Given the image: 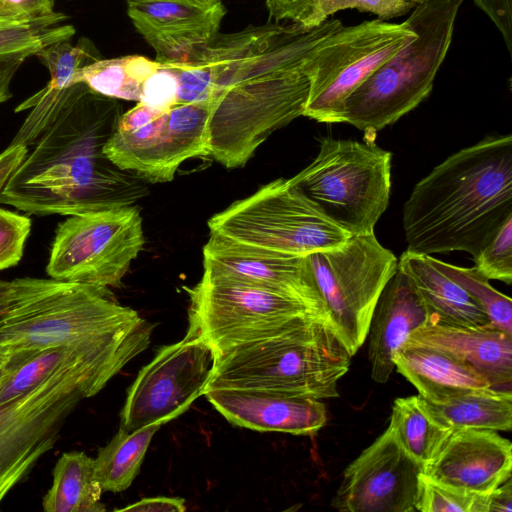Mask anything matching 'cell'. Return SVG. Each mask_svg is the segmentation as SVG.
<instances>
[{"instance_id":"cell-8","label":"cell","mask_w":512,"mask_h":512,"mask_svg":"<svg viewBox=\"0 0 512 512\" xmlns=\"http://www.w3.org/2000/svg\"><path fill=\"white\" fill-rule=\"evenodd\" d=\"M116 374L81 363L0 406V504L57 442L81 400L99 393Z\"/></svg>"},{"instance_id":"cell-18","label":"cell","mask_w":512,"mask_h":512,"mask_svg":"<svg viewBox=\"0 0 512 512\" xmlns=\"http://www.w3.org/2000/svg\"><path fill=\"white\" fill-rule=\"evenodd\" d=\"M134 27L153 48L161 64L182 63L219 32L226 9L221 0L200 6L174 0H129Z\"/></svg>"},{"instance_id":"cell-33","label":"cell","mask_w":512,"mask_h":512,"mask_svg":"<svg viewBox=\"0 0 512 512\" xmlns=\"http://www.w3.org/2000/svg\"><path fill=\"white\" fill-rule=\"evenodd\" d=\"M69 40L48 45L34 55L50 74V80L46 84L50 88L60 90L72 85V78L77 70L100 59L88 39L82 38L76 45Z\"/></svg>"},{"instance_id":"cell-15","label":"cell","mask_w":512,"mask_h":512,"mask_svg":"<svg viewBox=\"0 0 512 512\" xmlns=\"http://www.w3.org/2000/svg\"><path fill=\"white\" fill-rule=\"evenodd\" d=\"M210 102L178 104L160 112L137 133L105 150L120 170L133 171L149 182L173 180L186 160L209 156Z\"/></svg>"},{"instance_id":"cell-25","label":"cell","mask_w":512,"mask_h":512,"mask_svg":"<svg viewBox=\"0 0 512 512\" xmlns=\"http://www.w3.org/2000/svg\"><path fill=\"white\" fill-rule=\"evenodd\" d=\"M418 396L429 415L449 431L466 428L510 431L512 428V392L509 390L486 388L441 404Z\"/></svg>"},{"instance_id":"cell-4","label":"cell","mask_w":512,"mask_h":512,"mask_svg":"<svg viewBox=\"0 0 512 512\" xmlns=\"http://www.w3.org/2000/svg\"><path fill=\"white\" fill-rule=\"evenodd\" d=\"M309 88L304 73L278 72L255 57L219 71L209 100V156L226 168L244 166L274 131L303 116Z\"/></svg>"},{"instance_id":"cell-20","label":"cell","mask_w":512,"mask_h":512,"mask_svg":"<svg viewBox=\"0 0 512 512\" xmlns=\"http://www.w3.org/2000/svg\"><path fill=\"white\" fill-rule=\"evenodd\" d=\"M205 397L231 424L260 432L311 436L327 422L321 400L258 389H214Z\"/></svg>"},{"instance_id":"cell-32","label":"cell","mask_w":512,"mask_h":512,"mask_svg":"<svg viewBox=\"0 0 512 512\" xmlns=\"http://www.w3.org/2000/svg\"><path fill=\"white\" fill-rule=\"evenodd\" d=\"M426 1L428 0H309L293 22L312 28L336 12L346 9L370 12L378 16V19L386 21L401 17Z\"/></svg>"},{"instance_id":"cell-36","label":"cell","mask_w":512,"mask_h":512,"mask_svg":"<svg viewBox=\"0 0 512 512\" xmlns=\"http://www.w3.org/2000/svg\"><path fill=\"white\" fill-rule=\"evenodd\" d=\"M31 226L26 215L0 207V271L20 262Z\"/></svg>"},{"instance_id":"cell-30","label":"cell","mask_w":512,"mask_h":512,"mask_svg":"<svg viewBox=\"0 0 512 512\" xmlns=\"http://www.w3.org/2000/svg\"><path fill=\"white\" fill-rule=\"evenodd\" d=\"M67 16L54 11L51 14L0 25V56L24 50L39 51L53 43L68 40L75 34L72 25L61 23Z\"/></svg>"},{"instance_id":"cell-2","label":"cell","mask_w":512,"mask_h":512,"mask_svg":"<svg viewBox=\"0 0 512 512\" xmlns=\"http://www.w3.org/2000/svg\"><path fill=\"white\" fill-rule=\"evenodd\" d=\"M512 218V136H488L437 165L403 206L407 250L473 259Z\"/></svg>"},{"instance_id":"cell-37","label":"cell","mask_w":512,"mask_h":512,"mask_svg":"<svg viewBox=\"0 0 512 512\" xmlns=\"http://www.w3.org/2000/svg\"><path fill=\"white\" fill-rule=\"evenodd\" d=\"M63 282L54 279L24 277L0 279V319L16 308L56 289Z\"/></svg>"},{"instance_id":"cell-47","label":"cell","mask_w":512,"mask_h":512,"mask_svg":"<svg viewBox=\"0 0 512 512\" xmlns=\"http://www.w3.org/2000/svg\"><path fill=\"white\" fill-rule=\"evenodd\" d=\"M198 5L206 6L216 3L219 0H195Z\"/></svg>"},{"instance_id":"cell-50","label":"cell","mask_w":512,"mask_h":512,"mask_svg":"<svg viewBox=\"0 0 512 512\" xmlns=\"http://www.w3.org/2000/svg\"><path fill=\"white\" fill-rule=\"evenodd\" d=\"M2 21H10V20H5V19H3V18L0 16V22H2Z\"/></svg>"},{"instance_id":"cell-21","label":"cell","mask_w":512,"mask_h":512,"mask_svg":"<svg viewBox=\"0 0 512 512\" xmlns=\"http://www.w3.org/2000/svg\"><path fill=\"white\" fill-rule=\"evenodd\" d=\"M427 321V311L413 283L397 268L378 298L366 337L375 382L384 384L389 380L395 369V353Z\"/></svg>"},{"instance_id":"cell-42","label":"cell","mask_w":512,"mask_h":512,"mask_svg":"<svg viewBox=\"0 0 512 512\" xmlns=\"http://www.w3.org/2000/svg\"><path fill=\"white\" fill-rule=\"evenodd\" d=\"M186 510L185 500L180 497L156 496L147 497L129 504L117 511H141V512H183Z\"/></svg>"},{"instance_id":"cell-40","label":"cell","mask_w":512,"mask_h":512,"mask_svg":"<svg viewBox=\"0 0 512 512\" xmlns=\"http://www.w3.org/2000/svg\"><path fill=\"white\" fill-rule=\"evenodd\" d=\"M495 24L512 54V0H473Z\"/></svg>"},{"instance_id":"cell-10","label":"cell","mask_w":512,"mask_h":512,"mask_svg":"<svg viewBox=\"0 0 512 512\" xmlns=\"http://www.w3.org/2000/svg\"><path fill=\"white\" fill-rule=\"evenodd\" d=\"M183 288L190 300L185 337L205 341L216 354L271 336L307 315L322 316L275 289L206 272Z\"/></svg>"},{"instance_id":"cell-17","label":"cell","mask_w":512,"mask_h":512,"mask_svg":"<svg viewBox=\"0 0 512 512\" xmlns=\"http://www.w3.org/2000/svg\"><path fill=\"white\" fill-rule=\"evenodd\" d=\"M203 268L210 275L256 283L290 295L330 319L307 255L280 253L210 233L203 247Z\"/></svg>"},{"instance_id":"cell-49","label":"cell","mask_w":512,"mask_h":512,"mask_svg":"<svg viewBox=\"0 0 512 512\" xmlns=\"http://www.w3.org/2000/svg\"><path fill=\"white\" fill-rule=\"evenodd\" d=\"M127 1H129V0H127ZM174 1H179V2H184V3H188V4L198 5L195 0H174Z\"/></svg>"},{"instance_id":"cell-34","label":"cell","mask_w":512,"mask_h":512,"mask_svg":"<svg viewBox=\"0 0 512 512\" xmlns=\"http://www.w3.org/2000/svg\"><path fill=\"white\" fill-rule=\"evenodd\" d=\"M489 494L460 490L420 473L416 510L421 512H488Z\"/></svg>"},{"instance_id":"cell-46","label":"cell","mask_w":512,"mask_h":512,"mask_svg":"<svg viewBox=\"0 0 512 512\" xmlns=\"http://www.w3.org/2000/svg\"><path fill=\"white\" fill-rule=\"evenodd\" d=\"M12 353L0 348V363L7 360Z\"/></svg>"},{"instance_id":"cell-39","label":"cell","mask_w":512,"mask_h":512,"mask_svg":"<svg viewBox=\"0 0 512 512\" xmlns=\"http://www.w3.org/2000/svg\"><path fill=\"white\" fill-rule=\"evenodd\" d=\"M53 0H0V16L16 21L45 16L54 12Z\"/></svg>"},{"instance_id":"cell-13","label":"cell","mask_w":512,"mask_h":512,"mask_svg":"<svg viewBox=\"0 0 512 512\" xmlns=\"http://www.w3.org/2000/svg\"><path fill=\"white\" fill-rule=\"evenodd\" d=\"M414 34L405 21L373 19L339 27L303 66L310 83L303 116L322 123H340L346 99Z\"/></svg>"},{"instance_id":"cell-35","label":"cell","mask_w":512,"mask_h":512,"mask_svg":"<svg viewBox=\"0 0 512 512\" xmlns=\"http://www.w3.org/2000/svg\"><path fill=\"white\" fill-rule=\"evenodd\" d=\"M475 268L488 280L512 283V218L474 258Z\"/></svg>"},{"instance_id":"cell-27","label":"cell","mask_w":512,"mask_h":512,"mask_svg":"<svg viewBox=\"0 0 512 512\" xmlns=\"http://www.w3.org/2000/svg\"><path fill=\"white\" fill-rule=\"evenodd\" d=\"M161 426L151 424L133 432L119 428L110 442L99 448L94 459V476L103 492H121L132 484L151 440Z\"/></svg>"},{"instance_id":"cell-7","label":"cell","mask_w":512,"mask_h":512,"mask_svg":"<svg viewBox=\"0 0 512 512\" xmlns=\"http://www.w3.org/2000/svg\"><path fill=\"white\" fill-rule=\"evenodd\" d=\"M153 325L121 305L110 288L63 282L0 319V348L10 353L75 341L152 334Z\"/></svg>"},{"instance_id":"cell-16","label":"cell","mask_w":512,"mask_h":512,"mask_svg":"<svg viewBox=\"0 0 512 512\" xmlns=\"http://www.w3.org/2000/svg\"><path fill=\"white\" fill-rule=\"evenodd\" d=\"M421 472L387 427L344 469L330 505L342 512H416Z\"/></svg>"},{"instance_id":"cell-12","label":"cell","mask_w":512,"mask_h":512,"mask_svg":"<svg viewBox=\"0 0 512 512\" xmlns=\"http://www.w3.org/2000/svg\"><path fill=\"white\" fill-rule=\"evenodd\" d=\"M144 243L142 217L130 204L71 215L57 226L46 273L62 282L117 288Z\"/></svg>"},{"instance_id":"cell-3","label":"cell","mask_w":512,"mask_h":512,"mask_svg":"<svg viewBox=\"0 0 512 512\" xmlns=\"http://www.w3.org/2000/svg\"><path fill=\"white\" fill-rule=\"evenodd\" d=\"M351 359L331 320L307 315L271 336L217 353L205 392L258 389L317 400L335 398Z\"/></svg>"},{"instance_id":"cell-24","label":"cell","mask_w":512,"mask_h":512,"mask_svg":"<svg viewBox=\"0 0 512 512\" xmlns=\"http://www.w3.org/2000/svg\"><path fill=\"white\" fill-rule=\"evenodd\" d=\"M398 268L413 283L428 314L436 324L481 327L490 324L487 315L470 295L432 263L430 255L404 251Z\"/></svg>"},{"instance_id":"cell-1","label":"cell","mask_w":512,"mask_h":512,"mask_svg":"<svg viewBox=\"0 0 512 512\" xmlns=\"http://www.w3.org/2000/svg\"><path fill=\"white\" fill-rule=\"evenodd\" d=\"M50 121L0 193L36 216H71L129 205L128 182L103 153L121 116L116 99L84 83L43 87Z\"/></svg>"},{"instance_id":"cell-23","label":"cell","mask_w":512,"mask_h":512,"mask_svg":"<svg viewBox=\"0 0 512 512\" xmlns=\"http://www.w3.org/2000/svg\"><path fill=\"white\" fill-rule=\"evenodd\" d=\"M395 369L426 401L441 404L465 394L492 388L475 370L436 348L405 343L393 357Z\"/></svg>"},{"instance_id":"cell-48","label":"cell","mask_w":512,"mask_h":512,"mask_svg":"<svg viewBox=\"0 0 512 512\" xmlns=\"http://www.w3.org/2000/svg\"><path fill=\"white\" fill-rule=\"evenodd\" d=\"M9 358H10V357H9ZM9 358H8V359H9ZM8 359L0 363V381H1V379H2V376H3L4 370H5V365H6V362L8 361Z\"/></svg>"},{"instance_id":"cell-11","label":"cell","mask_w":512,"mask_h":512,"mask_svg":"<svg viewBox=\"0 0 512 512\" xmlns=\"http://www.w3.org/2000/svg\"><path fill=\"white\" fill-rule=\"evenodd\" d=\"M307 259L331 322L353 357L366 340L376 303L397 271L398 259L374 232L350 235Z\"/></svg>"},{"instance_id":"cell-14","label":"cell","mask_w":512,"mask_h":512,"mask_svg":"<svg viewBox=\"0 0 512 512\" xmlns=\"http://www.w3.org/2000/svg\"><path fill=\"white\" fill-rule=\"evenodd\" d=\"M215 361L214 349L198 338L161 346L129 387L120 428L133 432L183 414L204 395Z\"/></svg>"},{"instance_id":"cell-31","label":"cell","mask_w":512,"mask_h":512,"mask_svg":"<svg viewBox=\"0 0 512 512\" xmlns=\"http://www.w3.org/2000/svg\"><path fill=\"white\" fill-rule=\"evenodd\" d=\"M432 263L462 287L487 315L490 325L512 335L511 298L497 291L475 267L455 266L431 256Z\"/></svg>"},{"instance_id":"cell-6","label":"cell","mask_w":512,"mask_h":512,"mask_svg":"<svg viewBox=\"0 0 512 512\" xmlns=\"http://www.w3.org/2000/svg\"><path fill=\"white\" fill-rule=\"evenodd\" d=\"M391 160L375 138L325 137L315 159L289 180L349 235L367 234L389 204Z\"/></svg>"},{"instance_id":"cell-26","label":"cell","mask_w":512,"mask_h":512,"mask_svg":"<svg viewBox=\"0 0 512 512\" xmlns=\"http://www.w3.org/2000/svg\"><path fill=\"white\" fill-rule=\"evenodd\" d=\"M103 490L94 476V459L81 451L63 453L43 498L46 512H103Z\"/></svg>"},{"instance_id":"cell-28","label":"cell","mask_w":512,"mask_h":512,"mask_svg":"<svg viewBox=\"0 0 512 512\" xmlns=\"http://www.w3.org/2000/svg\"><path fill=\"white\" fill-rule=\"evenodd\" d=\"M388 427L397 443L422 471L452 432L429 415L418 395L395 399Z\"/></svg>"},{"instance_id":"cell-5","label":"cell","mask_w":512,"mask_h":512,"mask_svg":"<svg viewBox=\"0 0 512 512\" xmlns=\"http://www.w3.org/2000/svg\"><path fill=\"white\" fill-rule=\"evenodd\" d=\"M464 1L428 0L416 7L405 20L414 36L346 99L340 123L376 138L416 108L433 88Z\"/></svg>"},{"instance_id":"cell-41","label":"cell","mask_w":512,"mask_h":512,"mask_svg":"<svg viewBox=\"0 0 512 512\" xmlns=\"http://www.w3.org/2000/svg\"><path fill=\"white\" fill-rule=\"evenodd\" d=\"M36 53L35 50H24L0 56V104L12 97L10 86L13 77L26 59Z\"/></svg>"},{"instance_id":"cell-38","label":"cell","mask_w":512,"mask_h":512,"mask_svg":"<svg viewBox=\"0 0 512 512\" xmlns=\"http://www.w3.org/2000/svg\"><path fill=\"white\" fill-rule=\"evenodd\" d=\"M177 95L178 80L175 73L160 63L158 69L143 82L139 102L164 112L177 104Z\"/></svg>"},{"instance_id":"cell-29","label":"cell","mask_w":512,"mask_h":512,"mask_svg":"<svg viewBox=\"0 0 512 512\" xmlns=\"http://www.w3.org/2000/svg\"><path fill=\"white\" fill-rule=\"evenodd\" d=\"M159 66L140 55L98 59L77 70L72 84L84 83L102 96L139 102L143 82Z\"/></svg>"},{"instance_id":"cell-9","label":"cell","mask_w":512,"mask_h":512,"mask_svg":"<svg viewBox=\"0 0 512 512\" xmlns=\"http://www.w3.org/2000/svg\"><path fill=\"white\" fill-rule=\"evenodd\" d=\"M207 224L210 233L301 256L339 246L350 236L284 178L233 202Z\"/></svg>"},{"instance_id":"cell-22","label":"cell","mask_w":512,"mask_h":512,"mask_svg":"<svg viewBox=\"0 0 512 512\" xmlns=\"http://www.w3.org/2000/svg\"><path fill=\"white\" fill-rule=\"evenodd\" d=\"M406 343L448 353L479 373L492 388L511 391L512 335L490 324L465 327L427 322Z\"/></svg>"},{"instance_id":"cell-45","label":"cell","mask_w":512,"mask_h":512,"mask_svg":"<svg viewBox=\"0 0 512 512\" xmlns=\"http://www.w3.org/2000/svg\"><path fill=\"white\" fill-rule=\"evenodd\" d=\"M512 511V480L509 478L489 493L488 512Z\"/></svg>"},{"instance_id":"cell-44","label":"cell","mask_w":512,"mask_h":512,"mask_svg":"<svg viewBox=\"0 0 512 512\" xmlns=\"http://www.w3.org/2000/svg\"><path fill=\"white\" fill-rule=\"evenodd\" d=\"M309 0H266L270 18L276 22L297 18Z\"/></svg>"},{"instance_id":"cell-51","label":"cell","mask_w":512,"mask_h":512,"mask_svg":"<svg viewBox=\"0 0 512 512\" xmlns=\"http://www.w3.org/2000/svg\"><path fill=\"white\" fill-rule=\"evenodd\" d=\"M16 21H17V20H16ZM6 22H9V21H2V22H0V25H1V24H4V23H6Z\"/></svg>"},{"instance_id":"cell-43","label":"cell","mask_w":512,"mask_h":512,"mask_svg":"<svg viewBox=\"0 0 512 512\" xmlns=\"http://www.w3.org/2000/svg\"><path fill=\"white\" fill-rule=\"evenodd\" d=\"M28 152L23 145H9L0 153V193Z\"/></svg>"},{"instance_id":"cell-19","label":"cell","mask_w":512,"mask_h":512,"mask_svg":"<svg viewBox=\"0 0 512 512\" xmlns=\"http://www.w3.org/2000/svg\"><path fill=\"white\" fill-rule=\"evenodd\" d=\"M512 444L497 431L466 428L450 433L422 473L460 490L489 494L511 478Z\"/></svg>"}]
</instances>
